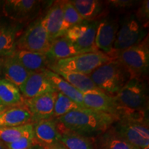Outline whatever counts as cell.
I'll return each mask as SVG.
<instances>
[{
    "label": "cell",
    "mask_w": 149,
    "mask_h": 149,
    "mask_svg": "<svg viewBox=\"0 0 149 149\" xmlns=\"http://www.w3.org/2000/svg\"><path fill=\"white\" fill-rule=\"evenodd\" d=\"M32 133L33 124L13 127H0V140L5 144H10Z\"/></svg>",
    "instance_id": "83f0119b"
},
{
    "label": "cell",
    "mask_w": 149,
    "mask_h": 149,
    "mask_svg": "<svg viewBox=\"0 0 149 149\" xmlns=\"http://www.w3.org/2000/svg\"><path fill=\"white\" fill-rule=\"evenodd\" d=\"M48 149H67V148L64 146H63L61 144H59L58 145H57V146L51 147V148H48Z\"/></svg>",
    "instance_id": "836d02e7"
},
{
    "label": "cell",
    "mask_w": 149,
    "mask_h": 149,
    "mask_svg": "<svg viewBox=\"0 0 149 149\" xmlns=\"http://www.w3.org/2000/svg\"><path fill=\"white\" fill-rule=\"evenodd\" d=\"M0 102L10 107L24 104V99L18 87L4 78H0Z\"/></svg>",
    "instance_id": "4316f807"
},
{
    "label": "cell",
    "mask_w": 149,
    "mask_h": 149,
    "mask_svg": "<svg viewBox=\"0 0 149 149\" xmlns=\"http://www.w3.org/2000/svg\"><path fill=\"white\" fill-rule=\"evenodd\" d=\"M11 55L31 72L45 71L48 69L51 64L46 54L24 50H15Z\"/></svg>",
    "instance_id": "d6986e66"
},
{
    "label": "cell",
    "mask_w": 149,
    "mask_h": 149,
    "mask_svg": "<svg viewBox=\"0 0 149 149\" xmlns=\"http://www.w3.org/2000/svg\"><path fill=\"white\" fill-rule=\"evenodd\" d=\"M36 145L37 144L34 137V133L24 136L15 142L6 144L7 149H28Z\"/></svg>",
    "instance_id": "4dcf8cb0"
},
{
    "label": "cell",
    "mask_w": 149,
    "mask_h": 149,
    "mask_svg": "<svg viewBox=\"0 0 149 149\" xmlns=\"http://www.w3.org/2000/svg\"><path fill=\"white\" fill-rule=\"evenodd\" d=\"M52 86L57 92L60 93L77 104L80 107L85 108L83 104V93L72 86L58 74L50 69L44 71Z\"/></svg>",
    "instance_id": "44dd1931"
},
{
    "label": "cell",
    "mask_w": 149,
    "mask_h": 149,
    "mask_svg": "<svg viewBox=\"0 0 149 149\" xmlns=\"http://www.w3.org/2000/svg\"><path fill=\"white\" fill-rule=\"evenodd\" d=\"M98 22L84 21L67 30L64 36L82 53L98 51L95 46Z\"/></svg>",
    "instance_id": "9c48e42d"
},
{
    "label": "cell",
    "mask_w": 149,
    "mask_h": 149,
    "mask_svg": "<svg viewBox=\"0 0 149 149\" xmlns=\"http://www.w3.org/2000/svg\"><path fill=\"white\" fill-rule=\"evenodd\" d=\"M70 2L84 21H100V19L104 17L105 6L102 1L97 0H72Z\"/></svg>",
    "instance_id": "cb8c5ba5"
},
{
    "label": "cell",
    "mask_w": 149,
    "mask_h": 149,
    "mask_svg": "<svg viewBox=\"0 0 149 149\" xmlns=\"http://www.w3.org/2000/svg\"><path fill=\"white\" fill-rule=\"evenodd\" d=\"M120 109L121 115L148 111V97L144 79L130 78L124 87L114 96Z\"/></svg>",
    "instance_id": "5b68a950"
},
{
    "label": "cell",
    "mask_w": 149,
    "mask_h": 149,
    "mask_svg": "<svg viewBox=\"0 0 149 149\" xmlns=\"http://www.w3.org/2000/svg\"><path fill=\"white\" fill-rule=\"evenodd\" d=\"M1 70L4 79L19 88L32 72L26 69L12 55L1 59Z\"/></svg>",
    "instance_id": "ac0fdd59"
},
{
    "label": "cell",
    "mask_w": 149,
    "mask_h": 149,
    "mask_svg": "<svg viewBox=\"0 0 149 149\" xmlns=\"http://www.w3.org/2000/svg\"><path fill=\"white\" fill-rule=\"evenodd\" d=\"M0 104H1V102H0Z\"/></svg>",
    "instance_id": "ab89813d"
},
{
    "label": "cell",
    "mask_w": 149,
    "mask_h": 149,
    "mask_svg": "<svg viewBox=\"0 0 149 149\" xmlns=\"http://www.w3.org/2000/svg\"><path fill=\"white\" fill-rule=\"evenodd\" d=\"M41 18L33 21L16 42L15 50H24L35 53L46 54L51 45L46 30L43 27Z\"/></svg>",
    "instance_id": "8992f818"
},
{
    "label": "cell",
    "mask_w": 149,
    "mask_h": 149,
    "mask_svg": "<svg viewBox=\"0 0 149 149\" xmlns=\"http://www.w3.org/2000/svg\"><path fill=\"white\" fill-rule=\"evenodd\" d=\"M124 66L130 78L145 79L149 68L148 37L135 46L119 51H112L109 55Z\"/></svg>",
    "instance_id": "277c9868"
},
{
    "label": "cell",
    "mask_w": 149,
    "mask_h": 149,
    "mask_svg": "<svg viewBox=\"0 0 149 149\" xmlns=\"http://www.w3.org/2000/svg\"><path fill=\"white\" fill-rule=\"evenodd\" d=\"M28 149H43V148L41 146H39V145H36V146H34L31 147V148H28Z\"/></svg>",
    "instance_id": "d590c367"
},
{
    "label": "cell",
    "mask_w": 149,
    "mask_h": 149,
    "mask_svg": "<svg viewBox=\"0 0 149 149\" xmlns=\"http://www.w3.org/2000/svg\"><path fill=\"white\" fill-rule=\"evenodd\" d=\"M82 53L64 36L59 37L52 42L49 51L46 54L50 65L61 59L73 57Z\"/></svg>",
    "instance_id": "7402d4cb"
},
{
    "label": "cell",
    "mask_w": 149,
    "mask_h": 149,
    "mask_svg": "<svg viewBox=\"0 0 149 149\" xmlns=\"http://www.w3.org/2000/svg\"><path fill=\"white\" fill-rule=\"evenodd\" d=\"M42 3L35 0H9L3 6V13L14 21L24 22L35 15Z\"/></svg>",
    "instance_id": "7c38bea8"
},
{
    "label": "cell",
    "mask_w": 149,
    "mask_h": 149,
    "mask_svg": "<svg viewBox=\"0 0 149 149\" xmlns=\"http://www.w3.org/2000/svg\"><path fill=\"white\" fill-rule=\"evenodd\" d=\"M34 137L37 144L48 149L60 144V133L55 119L38 121L33 124Z\"/></svg>",
    "instance_id": "4fadbf2b"
},
{
    "label": "cell",
    "mask_w": 149,
    "mask_h": 149,
    "mask_svg": "<svg viewBox=\"0 0 149 149\" xmlns=\"http://www.w3.org/2000/svg\"><path fill=\"white\" fill-rule=\"evenodd\" d=\"M0 149H7V147L6 146L5 143L0 140Z\"/></svg>",
    "instance_id": "e575fe53"
},
{
    "label": "cell",
    "mask_w": 149,
    "mask_h": 149,
    "mask_svg": "<svg viewBox=\"0 0 149 149\" xmlns=\"http://www.w3.org/2000/svg\"><path fill=\"white\" fill-rule=\"evenodd\" d=\"M89 77L97 88L111 96L116 95L130 79L127 70L116 59L99 66Z\"/></svg>",
    "instance_id": "3957f363"
},
{
    "label": "cell",
    "mask_w": 149,
    "mask_h": 149,
    "mask_svg": "<svg viewBox=\"0 0 149 149\" xmlns=\"http://www.w3.org/2000/svg\"><path fill=\"white\" fill-rule=\"evenodd\" d=\"M19 89L24 100L34 98L48 93L56 92L44 72H32Z\"/></svg>",
    "instance_id": "2e32d148"
},
{
    "label": "cell",
    "mask_w": 149,
    "mask_h": 149,
    "mask_svg": "<svg viewBox=\"0 0 149 149\" xmlns=\"http://www.w3.org/2000/svg\"><path fill=\"white\" fill-rule=\"evenodd\" d=\"M77 104L67 97L63 94L57 92V96L56 97L53 110V118L56 119L66 115L74 110L80 109Z\"/></svg>",
    "instance_id": "f1b7e54d"
},
{
    "label": "cell",
    "mask_w": 149,
    "mask_h": 149,
    "mask_svg": "<svg viewBox=\"0 0 149 149\" xmlns=\"http://www.w3.org/2000/svg\"><path fill=\"white\" fill-rule=\"evenodd\" d=\"M55 120L66 129L92 138L111 128L119 117L103 112L80 108Z\"/></svg>",
    "instance_id": "6da1fadb"
},
{
    "label": "cell",
    "mask_w": 149,
    "mask_h": 149,
    "mask_svg": "<svg viewBox=\"0 0 149 149\" xmlns=\"http://www.w3.org/2000/svg\"><path fill=\"white\" fill-rule=\"evenodd\" d=\"M28 124H33V117L24 103L6 107L0 113V127H13Z\"/></svg>",
    "instance_id": "e0dca14e"
},
{
    "label": "cell",
    "mask_w": 149,
    "mask_h": 149,
    "mask_svg": "<svg viewBox=\"0 0 149 149\" xmlns=\"http://www.w3.org/2000/svg\"><path fill=\"white\" fill-rule=\"evenodd\" d=\"M57 126L60 133L59 142L67 149H95L91 137L70 131L58 123Z\"/></svg>",
    "instance_id": "d4e9b609"
},
{
    "label": "cell",
    "mask_w": 149,
    "mask_h": 149,
    "mask_svg": "<svg viewBox=\"0 0 149 149\" xmlns=\"http://www.w3.org/2000/svg\"><path fill=\"white\" fill-rule=\"evenodd\" d=\"M146 37V28L137 21L135 15H128L120 22L113 51H122L135 46Z\"/></svg>",
    "instance_id": "ba28073f"
},
{
    "label": "cell",
    "mask_w": 149,
    "mask_h": 149,
    "mask_svg": "<svg viewBox=\"0 0 149 149\" xmlns=\"http://www.w3.org/2000/svg\"><path fill=\"white\" fill-rule=\"evenodd\" d=\"M64 3V1H55L48 9L45 16L41 18L43 27L46 30L51 42L64 36L62 31Z\"/></svg>",
    "instance_id": "9a60e30c"
},
{
    "label": "cell",
    "mask_w": 149,
    "mask_h": 149,
    "mask_svg": "<svg viewBox=\"0 0 149 149\" xmlns=\"http://www.w3.org/2000/svg\"><path fill=\"white\" fill-rule=\"evenodd\" d=\"M19 29L13 24H0V56L6 57L15 51Z\"/></svg>",
    "instance_id": "484cf974"
},
{
    "label": "cell",
    "mask_w": 149,
    "mask_h": 149,
    "mask_svg": "<svg viewBox=\"0 0 149 149\" xmlns=\"http://www.w3.org/2000/svg\"><path fill=\"white\" fill-rule=\"evenodd\" d=\"M48 69L58 74L70 84L82 93L91 91L100 90L94 84L89 75L72 70L62 69L53 64L50 65Z\"/></svg>",
    "instance_id": "ffe728a7"
},
{
    "label": "cell",
    "mask_w": 149,
    "mask_h": 149,
    "mask_svg": "<svg viewBox=\"0 0 149 149\" xmlns=\"http://www.w3.org/2000/svg\"><path fill=\"white\" fill-rule=\"evenodd\" d=\"M135 16L137 20L144 28L148 26L149 22V1L148 0L142 1L140 6L136 10Z\"/></svg>",
    "instance_id": "1f68e13d"
},
{
    "label": "cell",
    "mask_w": 149,
    "mask_h": 149,
    "mask_svg": "<svg viewBox=\"0 0 149 149\" xmlns=\"http://www.w3.org/2000/svg\"><path fill=\"white\" fill-rule=\"evenodd\" d=\"M111 59H113L107 54L96 51L81 53L70 58L61 59L53 65L62 69L89 75L99 66Z\"/></svg>",
    "instance_id": "52a82bcc"
},
{
    "label": "cell",
    "mask_w": 149,
    "mask_h": 149,
    "mask_svg": "<svg viewBox=\"0 0 149 149\" xmlns=\"http://www.w3.org/2000/svg\"><path fill=\"white\" fill-rule=\"evenodd\" d=\"M83 104L85 108L103 112L120 117V109L114 96L102 91H91L83 93Z\"/></svg>",
    "instance_id": "8fae6325"
},
{
    "label": "cell",
    "mask_w": 149,
    "mask_h": 149,
    "mask_svg": "<svg viewBox=\"0 0 149 149\" xmlns=\"http://www.w3.org/2000/svg\"><path fill=\"white\" fill-rule=\"evenodd\" d=\"M120 27V22L114 18H104L98 22L95 46L99 51L109 55L113 51V45Z\"/></svg>",
    "instance_id": "30bf717a"
},
{
    "label": "cell",
    "mask_w": 149,
    "mask_h": 149,
    "mask_svg": "<svg viewBox=\"0 0 149 149\" xmlns=\"http://www.w3.org/2000/svg\"><path fill=\"white\" fill-rule=\"evenodd\" d=\"M109 3L118 10H125L131 8L135 4L134 1H126V0H117V1H109Z\"/></svg>",
    "instance_id": "d6a6232c"
},
{
    "label": "cell",
    "mask_w": 149,
    "mask_h": 149,
    "mask_svg": "<svg viewBox=\"0 0 149 149\" xmlns=\"http://www.w3.org/2000/svg\"><path fill=\"white\" fill-rule=\"evenodd\" d=\"M112 128L124 140L138 149L149 146L148 120L146 113L122 115Z\"/></svg>",
    "instance_id": "7a4b0ae2"
},
{
    "label": "cell",
    "mask_w": 149,
    "mask_h": 149,
    "mask_svg": "<svg viewBox=\"0 0 149 149\" xmlns=\"http://www.w3.org/2000/svg\"><path fill=\"white\" fill-rule=\"evenodd\" d=\"M142 149H149V146H147L146 147H144V148H143Z\"/></svg>",
    "instance_id": "f35d334b"
},
{
    "label": "cell",
    "mask_w": 149,
    "mask_h": 149,
    "mask_svg": "<svg viewBox=\"0 0 149 149\" xmlns=\"http://www.w3.org/2000/svg\"><path fill=\"white\" fill-rule=\"evenodd\" d=\"M6 108V107H5V106L3 105L2 104H0V113H1V111H3Z\"/></svg>",
    "instance_id": "8d00e7d4"
},
{
    "label": "cell",
    "mask_w": 149,
    "mask_h": 149,
    "mask_svg": "<svg viewBox=\"0 0 149 149\" xmlns=\"http://www.w3.org/2000/svg\"><path fill=\"white\" fill-rule=\"evenodd\" d=\"M1 72V60H0V74Z\"/></svg>",
    "instance_id": "74e56055"
},
{
    "label": "cell",
    "mask_w": 149,
    "mask_h": 149,
    "mask_svg": "<svg viewBox=\"0 0 149 149\" xmlns=\"http://www.w3.org/2000/svg\"><path fill=\"white\" fill-rule=\"evenodd\" d=\"M91 139L95 149H138L122 138L112 126Z\"/></svg>",
    "instance_id": "603a6c76"
},
{
    "label": "cell",
    "mask_w": 149,
    "mask_h": 149,
    "mask_svg": "<svg viewBox=\"0 0 149 149\" xmlns=\"http://www.w3.org/2000/svg\"><path fill=\"white\" fill-rule=\"evenodd\" d=\"M57 96L56 91L24 100V104L32 114L33 124L40 120L53 118L54 105Z\"/></svg>",
    "instance_id": "5bb4252c"
},
{
    "label": "cell",
    "mask_w": 149,
    "mask_h": 149,
    "mask_svg": "<svg viewBox=\"0 0 149 149\" xmlns=\"http://www.w3.org/2000/svg\"><path fill=\"white\" fill-rule=\"evenodd\" d=\"M64 20H63L62 31L63 33L66 32L67 30L74 26L82 23L83 18L80 16L79 13L72 4L70 1H64Z\"/></svg>",
    "instance_id": "f546056e"
}]
</instances>
